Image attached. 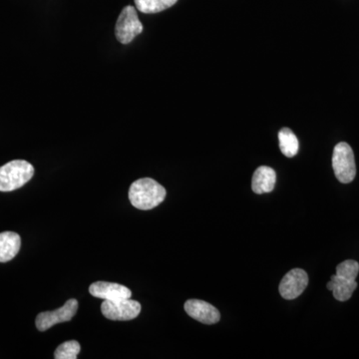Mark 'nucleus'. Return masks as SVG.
<instances>
[{"label":"nucleus","mask_w":359,"mask_h":359,"mask_svg":"<svg viewBox=\"0 0 359 359\" xmlns=\"http://www.w3.org/2000/svg\"><path fill=\"white\" fill-rule=\"evenodd\" d=\"M166 189L151 178L137 180L129 189V200L136 209L148 211L166 198Z\"/></svg>","instance_id":"obj_1"},{"label":"nucleus","mask_w":359,"mask_h":359,"mask_svg":"<svg viewBox=\"0 0 359 359\" xmlns=\"http://www.w3.org/2000/svg\"><path fill=\"white\" fill-rule=\"evenodd\" d=\"M177 1L178 0H135V6L141 13H158L175 6Z\"/></svg>","instance_id":"obj_14"},{"label":"nucleus","mask_w":359,"mask_h":359,"mask_svg":"<svg viewBox=\"0 0 359 359\" xmlns=\"http://www.w3.org/2000/svg\"><path fill=\"white\" fill-rule=\"evenodd\" d=\"M89 292L97 299L103 301H116V299H130L132 295L131 290L119 283L97 282L92 283L89 287Z\"/></svg>","instance_id":"obj_9"},{"label":"nucleus","mask_w":359,"mask_h":359,"mask_svg":"<svg viewBox=\"0 0 359 359\" xmlns=\"http://www.w3.org/2000/svg\"><path fill=\"white\" fill-rule=\"evenodd\" d=\"M359 273V264L353 259H347L339 264L337 268V275L346 280H355Z\"/></svg>","instance_id":"obj_16"},{"label":"nucleus","mask_w":359,"mask_h":359,"mask_svg":"<svg viewBox=\"0 0 359 359\" xmlns=\"http://www.w3.org/2000/svg\"><path fill=\"white\" fill-rule=\"evenodd\" d=\"M101 311L111 320L126 321L136 318L141 313L140 302L130 299L103 301Z\"/></svg>","instance_id":"obj_5"},{"label":"nucleus","mask_w":359,"mask_h":359,"mask_svg":"<svg viewBox=\"0 0 359 359\" xmlns=\"http://www.w3.org/2000/svg\"><path fill=\"white\" fill-rule=\"evenodd\" d=\"M276 182L275 170L261 166L255 171L252 180V189L257 195L273 192Z\"/></svg>","instance_id":"obj_10"},{"label":"nucleus","mask_w":359,"mask_h":359,"mask_svg":"<svg viewBox=\"0 0 359 359\" xmlns=\"http://www.w3.org/2000/svg\"><path fill=\"white\" fill-rule=\"evenodd\" d=\"M80 351H81V346H80L79 342L76 340H70L57 347L54 353V358L56 359H76Z\"/></svg>","instance_id":"obj_15"},{"label":"nucleus","mask_w":359,"mask_h":359,"mask_svg":"<svg viewBox=\"0 0 359 359\" xmlns=\"http://www.w3.org/2000/svg\"><path fill=\"white\" fill-rule=\"evenodd\" d=\"M327 290H332L335 299L346 302L353 297L354 290L358 287V283L334 275L330 278V282L327 283Z\"/></svg>","instance_id":"obj_12"},{"label":"nucleus","mask_w":359,"mask_h":359,"mask_svg":"<svg viewBox=\"0 0 359 359\" xmlns=\"http://www.w3.org/2000/svg\"><path fill=\"white\" fill-rule=\"evenodd\" d=\"M309 285V276L304 269L289 271L280 283V294L285 299H294L304 292Z\"/></svg>","instance_id":"obj_7"},{"label":"nucleus","mask_w":359,"mask_h":359,"mask_svg":"<svg viewBox=\"0 0 359 359\" xmlns=\"http://www.w3.org/2000/svg\"><path fill=\"white\" fill-rule=\"evenodd\" d=\"M78 302L76 299H71L66 302L65 306L54 311H44L37 316L36 325L39 332H46L47 330L57 325V323L70 321L74 318L77 313Z\"/></svg>","instance_id":"obj_6"},{"label":"nucleus","mask_w":359,"mask_h":359,"mask_svg":"<svg viewBox=\"0 0 359 359\" xmlns=\"http://www.w3.org/2000/svg\"><path fill=\"white\" fill-rule=\"evenodd\" d=\"M280 149L283 155L287 158L294 157L299 151V140L294 132L289 128H283L278 132Z\"/></svg>","instance_id":"obj_13"},{"label":"nucleus","mask_w":359,"mask_h":359,"mask_svg":"<svg viewBox=\"0 0 359 359\" xmlns=\"http://www.w3.org/2000/svg\"><path fill=\"white\" fill-rule=\"evenodd\" d=\"M34 168L25 160H14L0 167V192L18 190L32 179Z\"/></svg>","instance_id":"obj_2"},{"label":"nucleus","mask_w":359,"mask_h":359,"mask_svg":"<svg viewBox=\"0 0 359 359\" xmlns=\"http://www.w3.org/2000/svg\"><path fill=\"white\" fill-rule=\"evenodd\" d=\"M332 168L340 183L348 184L356 176L355 160L353 149L346 142H340L334 147Z\"/></svg>","instance_id":"obj_3"},{"label":"nucleus","mask_w":359,"mask_h":359,"mask_svg":"<svg viewBox=\"0 0 359 359\" xmlns=\"http://www.w3.org/2000/svg\"><path fill=\"white\" fill-rule=\"evenodd\" d=\"M143 29V25L139 20L135 7H124L116 23L115 35L118 41L122 44L131 43L135 37L138 36Z\"/></svg>","instance_id":"obj_4"},{"label":"nucleus","mask_w":359,"mask_h":359,"mask_svg":"<svg viewBox=\"0 0 359 359\" xmlns=\"http://www.w3.org/2000/svg\"><path fill=\"white\" fill-rule=\"evenodd\" d=\"M21 238L13 231L0 233V263H7L15 257L20 252Z\"/></svg>","instance_id":"obj_11"},{"label":"nucleus","mask_w":359,"mask_h":359,"mask_svg":"<svg viewBox=\"0 0 359 359\" xmlns=\"http://www.w3.org/2000/svg\"><path fill=\"white\" fill-rule=\"evenodd\" d=\"M186 313L204 325H215L221 320V313L218 309L209 302L200 299H189L185 304Z\"/></svg>","instance_id":"obj_8"}]
</instances>
